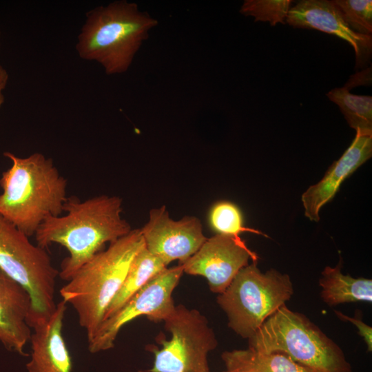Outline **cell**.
Returning <instances> with one entry per match:
<instances>
[{
    "instance_id": "obj_1",
    "label": "cell",
    "mask_w": 372,
    "mask_h": 372,
    "mask_svg": "<svg viewBox=\"0 0 372 372\" xmlns=\"http://www.w3.org/2000/svg\"><path fill=\"white\" fill-rule=\"evenodd\" d=\"M122 199L117 196L100 195L81 200L68 197L63 207V216L46 218L37 230V245L46 249L60 244L69 253L61 262L59 276L70 280L103 246L132 231L122 217Z\"/></svg>"
},
{
    "instance_id": "obj_2",
    "label": "cell",
    "mask_w": 372,
    "mask_h": 372,
    "mask_svg": "<svg viewBox=\"0 0 372 372\" xmlns=\"http://www.w3.org/2000/svg\"><path fill=\"white\" fill-rule=\"evenodd\" d=\"M3 156L12 165L0 178V215L28 237L34 236L46 218L63 212L67 180L52 159L41 153L19 157L6 152Z\"/></svg>"
},
{
    "instance_id": "obj_3",
    "label": "cell",
    "mask_w": 372,
    "mask_h": 372,
    "mask_svg": "<svg viewBox=\"0 0 372 372\" xmlns=\"http://www.w3.org/2000/svg\"><path fill=\"white\" fill-rule=\"evenodd\" d=\"M157 25L136 3L114 1L86 13L76 50L81 59L100 63L107 75L123 74Z\"/></svg>"
},
{
    "instance_id": "obj_4",
    "label": "cell",
    "mask_w": 372,
    "mask_h": 372,
    "mask_svg": "<svg viewBox=\"0 0 372 372\" xmlns=\"http://www.w3.org/2000/svg\"><path fill=\"white\" fill-rule=\"evenodd\" d=\"M144 247L141 229H132L84 264L60 289L63 300L76 311L87 341L103 322L134 257Z\"/></svg>"
},
{
    "instance_id": "obj_5",
    "label": "cell",
    "mask_w": 372,
    "mask_h": 372,
    "mask_svg": "<svg viewBox=\"0 0 372 372\" xmlns=\"http://www.w3.org/2000/svg\"><path fill=\"white\" fill-rule=\"evenodd\" d=\"M248 340L249 348L284 354L313 372H351L340 348L304 316L286 305Z\"/></svg>"
},
{
    "instance_id": "obj_6",
    "label": "cell",
    "mask_w": 372,
    "mask_h": 372,
    "mask_svg": "<svg viewBox=\"0 0 372 372\" xmlns=\"http://www.w3.org/2000/svg\"><path fill=\"white\" fill-rule=\"evenodd\" d=\"M293 293L287 274L275 269L262 273L257 262L241 269L218 294L217 303L225 312L228 326L243 338H250L262 323Z\"/></svg>"
},
{
    "instance_id": "obj_7",
    "label": "cell",
    "mask_w": 372,
    "mask_h": 372,
    "mask_svg": "<svg viewBox=\"0 0 372 372\" xmlns=\"http://www.w3.org/2000/svg\"><path fill=\"white\" fill-rule=\"evenodd\" d=\"M28 238L0 215V271L29 293L31 327L48 319L56 307L55 284L59 271L46 249L32 244Z\"/></svg>"
},
{
    "instance_id": "obj_8",
    "label": "cell",
    "mask_w": 372,
    "mask_h": 372,
    "mask_svg": "<svg viewBox=\"0 0 372 372\" xmlns=\"http://www.w3.org/2000/svg\"><path fill=\"white\" fill-rule=\"evenodd\" d=\"M164 322L171 338L158 341L161 348L153 351L149 372H210L207 356L217 340L207 318L196 309L178 304Z\"/></svg>"
},
{
    "instance_id": "obj_9",
    "label": "cell",
    "mask_w": 372,
    "mask_h": 372,
    "mask_svg": "<svg viewBox=\"0 0 372 372\" xmlns=\"http://www.w3.org/2000/svg\"><path fill=\"white\" fill-rule=\"evenodd\" d=\"M183 273V267L178 264L167 267L152 278L117 311L103 320L88 340L89 351L95 353L113 348L121 329L139 316H145L154 322L164 321L176 306L172 293Z\"/></svg>"
},
{
    "instance_id": "obj_10",
    "label": "cell",
    "mask_w": 372,
    "mask_h": 372,
    "mask_svg": "<svg viewBox=\"0 0 372 372\" xmlns=\"http://www.w3.org/2000/svg\"><path fill=\"white\" fill-rule=\"evenodd\" d=\"M141 231L146 249L166 266L174 260L185 262L207 238L198 218L186 216L173 220L165 205L150 210Z\"/></svg>"
},
{
    "instance_id": "obj_11",
    "label": "cell",
    "mask_w": 372,
    "mask_h": 372,
    "mask_svg": "<svg viewBox=\"0 0 372 372\" xmlns=\"http://www.w3.org/2000/svg\"><path fill=\"white\" fill-rule=\"evenodd\" d=\"M249 260L257 262L258 256L245 244L229 236L216 234L207 238L193 256L180 265L183 273L204 277L210 290L220 294L238 271L249 265Z\"/></svg>"
},
{
    "instance_id": "obj_12",
    "label": "cell",
    "mask_w": 372,
    "mask_h": 372,
    "mask_svg": "<svg viewBox=\"0 0 372 372\" xmlns=\"http://www.w3.org/2000/svg\"><path fill=\"white\" fill-rule=\"evenodd\" d=\"M294 28L314 29L348 42L355 54V68H364L372 54V36L353 32L333 1L302 0L291 7L285 20Z\"/></svg>"
},
{
    "instance_id": "obj_13",
    "label": "cell",
    "mask_w": 372,
    "mask_h": 372,
    "mask_svg": "<svg viewBox=\"0 0 372 372\" xmlns=\"http://www.w3.org/2000/svg\"><path fill=\"white\" fill-rule=\"evenodd\" d=\"M356 134L340 158L329 167L323 178L302 195L304 216L311 221L320 220L322 207L330 202L344 180L372 156V133L356 130Z\"/></svg>"
},
{
    "instance_id": "obj_14",
    "label": "cell",
    "mask_w": 372,
    "mask_h": 372,
    "mask_svg": "<svg viewBox=\"0 0 372 372\" xmlns=\"http://www.w3.org/2000/svg\"><path fill=\"white\" fill-rule=\"evenodd\" d=\"M65 310L66 303L62 300L48 319L31 327L28 372H72L71 357L62 333Z\"/></svg>"
},
{
    "instance_id": "obj_15",
    "label": "cell",
    "mask_w": 372,
    "mask_h": 372,
    "mask_svg": "<svg viewBox=\"0 0 372 372\" xmlns=\"http://www.w3.org/2000/svg\"><path fill=\"white\" fill-rule=\"evenodd\" d=\"M31 310L28 291L0 271V344L22 355H27L24 349L32 333Z\"/></svg>"
},
{
    "instance_id": "obj_16",
    "label": "cell",
    "mask_w": 372,
    "mask_h": 372,
    "mask_svg": "<svg viewBox=\"0 0 372 372\" xmlns=\"http://www.w3.org/2000/svg\"><path fill=\"white\" fill-rule=\"evenodd\" d=\"M341 260L335 267H326L322 272L319 284L321 296L330 306L355 302H372L371 279L355 278L341 271Z\"/></svg>"
},
{
    "instance_id": "obj_17",
    "label": "cell",
    "mask_w": 372,
    "mask_h": 372,
    "mask_svg": "<svg viewBox=\"0 0 372 372\" xmlns=\"http://www.w3.org/2000/svg\"><path fill=\"white\" fill-rule=\"evenodd\" d=\"M226 370L240 372H313L284 354L265 353L251 348L224 351Z\"/></svg>"
},
{
    "instance_id": "obj_18",
    "label": "cell",
    "mask_w": 372,
    "mask_h": 372,
    "mask_svg": "<svg viewBox=\"0 0 372 372\" xmlns=\"http://www.w3.org/2000/svg\"><path fill=\"white\" fill-rule=\"evenodd\" d=\"M166 268L161 259L144 247L134 257L125 280L110 304L103 320L113 315L152 278Z\"/></svg>"
},
{
    "instance_id": "obj_19",
    "label": "cell",
    "mask_w": 372,
    "mask_h": 372,
    "mask_svg": "<svg viewBox=\"0 0 372 372\" xmlns=\"http://www.w3.org/2000/svg\"><path fill=\"white\" fill-rule=\"evenodd\" d=\"M327 96L340 108L349 126L372 133V96L350 93L346 87L330 90Z\"/></svg>"
},
{
    "instance_id": "obj_20",
    "label": "cell",
    "mask_w": 372,
    "mask_h": 372,
    "mask_svg": "<svg viewBox=\"0 0 372 372\" xmlns=\"http://www.w3.org/2000/svg\"><path fill=\"white\" fill-rule=\"evenodd\" d=\"M209 223L217 233L235 239L240 244H245L240 237L242 232H251L267 237L259 230L244 226L243 216L240 208L234 203L221 200L214 203L209 212Z\"/></svg>"
},
{
    "instance_id": "obj_21",
    "label": "cell",
    "mask_w": 372,
    "mask_h": 372,
    "mask_svg": "<svg viewBox=\"0 0 372 372\" xmlns=\"http://www.w3.org/2000/svg\"><path fill=\"white\" fill-rule=\"evenodd\" d=\"M291 3V0H245L240 12L254 17L255 21L269 22L274 26L285 23Z\"/></svg>"
},
{
    "instance_id": "obj_22",
    "label": "cell",
    "mask_w": 372,
    "mask_h": 372,
    "mask_svg": "<svg viewBox=\"0 0 372 372\" xmlns=\"http://www.w3.org/2000/svg\"><path fill=\"white\" fill-rule=\"evenodd\" d=\"M345 22L355 32L362 35L372 33V1L332 0Z\"/></svg>"
},
{
    "instance_id": "obj_23",
    "label": "cell",
    "mask_w": 372,
    "mask_h": 372,
    "mask_svg": "<svg viewBox=\"0 0 372 372\" xmlns=\"http://www.w3.org/2000/svg\"><path fill=\"white\" fill-rule=\"evenodd\" d=\"M335 314L342 320L349 321L353 324L358 330V333L365 341L368 351H372V328L363 322L361 320L347 316L342 313L335 311Z\"/></svg>"
},
{
    "instance_id": "obj_24",
    "label": "cell",
    "mask_w": 372,
    "mask_h": 372,
    "mask_svg": "<svg viewBox=\"0 0 372 372\" xmlns=\"http://www.w3.org/2000/svg\"><path fill=\"white\" fill-rule=\"evenodd\" d=\"M369 71H371V70H369V68L366 70H362V72L356 74L353 76H352L351 79L348 81V83H347V84H345L344 87L349 90L351 88L354 87V85H365L366 83H364L362 79L371 82V73L369 74Z\"/></svg>"
},
{
    "instance_id": "obj_25",
    "label": "cell",
    "mask_w": 372,
    "mask_h": 372,
    "mask_svg": "<svg viewBox=\"0 0 372 372\" xmlns=\"http://www.w3.org/2000/svg\"><path fill=\"white\" fill-rule=\"evenodd\" d=\"M8 73L6 70L0 65V107L4 102L3 92L8 81Z\"/></svg>"
},
{
    "instance_id": "obj_26",
    "label": "cell",
    "mask_w": 372,
    "mask_h": 372,
    "mask_svg": "<svg viewBox=\"0 0 372 372\" xmlns=\"http://www.w3.org/2000/svg\"><path fill=\"white\" fill-rule=\"evenodd\" d=\"M225 372H240L237 371H231V370H226Z\"/></svg>"
}]
</instances>
